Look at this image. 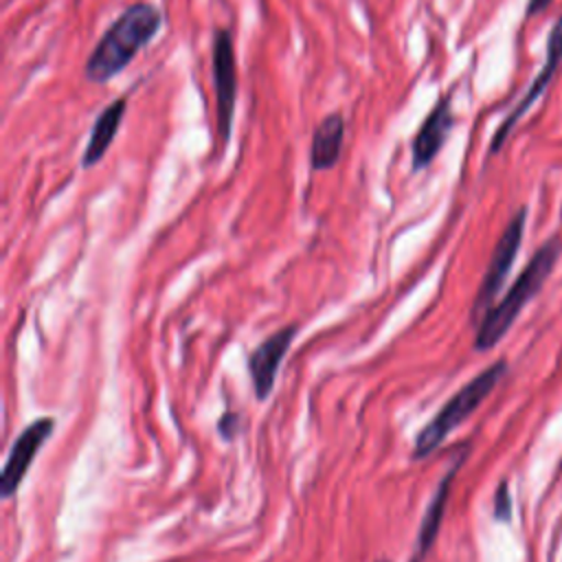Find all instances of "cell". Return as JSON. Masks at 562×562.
Listing matches in <instances>:
<instances>
[{
	"label": "cell",
	"mask_w": 562,
	"mask_h": 562,
	"mask_svg": "<svg viewBox=\"0 0 562 562\" xmlns=\"http://www.w3.org/2000/svg\"><path fill=\"white\" fill-rule=\"evenodd\" d=\"M160 24L162 13L156 4L143 0L127 4L105 29L90 57L86 59V79L92 83L112 81L156 37Z\"/></svg>",
	"instance_id": "obj_1"
},
{
	"label": "cell",
	"mask_w": 562,
	"mask_h": 562,
	"mask_svg": "<svg viewBox=\"0 0 562 562\" xmlns=\"http://www.w3.org/2000/svg\"><path fill=\"white\" fill-rule=\"evenodd\" d=\"M560 252H562V241L558 237H551L549 241H544L540 250L531 257V261L522 268V272L518 274L514 285L507 290V294L501 299V303L485 312L474 338V347L479 351L494 347L507 334V329L512 327V323L516 321L525 303L531 301L542 288V283L547 281Z\"/></svg>",
	"instance_id": "obj_2"
},
{
	"label": "cell",
	"mask_w": 562,
	"mask_h": 562,
	"mask_svg": "<svg viewBox=\"0 0 562 562\" xmlns=\"http://www.w3.org/2000/svg\"><path fill=\"white\" fill-rule=\"evenodd\" d=\"M505 373V362H494L485 371H481L476 378H472L465 386H461L441 408L439 413L419 430L413 443V459H426L439 443L461 424L465 422L492 393V389L498 384V380Z\"/></svg>",
	"instance_id": "obj_3"
},
{
	"label": "cell",
	"mask_w": 562,
	"mask_h": 562,
	"mask_svg": "<svg viewBox=\"0 0 562 562\" xmlns=\"http://www.w3.org/2000/svg\"><path fill=\"white\" fill-rule=\"evenodd\" d=\"M211 75L215 90V127L222 145H228L237 99V61L228 29H215L211 44Z\"/></svg>",
	"instance_id": "obj_4"
},
{
	"label": "cell",
	"mask_w": 562,
	"mask_h": 562,
	"mask_svg": "<svg viewBox=\"0 0 562 562\" xmlns=\"http://www.w3.org/2000/svg\"><path fill=\"white\" fill-rule=\"evenodd\" d=\"M525 215H527V211L518 209V213L509 220V224L505 226L503 235L498 237V241L494 246V252L490 257L485 277L481 281L479 292H476V299H474V305H472V314H481L483 310H487L492 299L503 288V281H505V277H507V272H509V268H512V263L516 259V252L520 248V241H522Z\"/></svg>",
	"instance_id": "obj_5"
},
{
	"label": "cell",
	"mask_w": 562,
	"mask_h": 562,
	"mask_svg": "<svg viewBox=\"0 0 562 562\" xmlns=\"http://www.w3.org/2000/svg\"><path fill=\"white\" fill-rule=\"evenodd\" d=\"M55 419L53 417H37L31 422L13 441L11 452L4 461L2 474H0V494L2 498H11L18 487L22 485L33 459L37 457L40 448L46 443V439L53 435Z\"/></svg>",
	"instance_id": "obj_6"
},
{
	"label": "cell",
	"mask_w": 562,
	"mask_h": 562,
	"mask_svg": "<svg viewBox=\"0 0 562 562\" xmlns=\"http://www.w3.org/2000/svg\"><path fill=\"white\" fill-rule=\"evenodd\" d=\"M452 127H454V112H452V90H450L437 99V103L426 114L424 123L413 136V143H411L413 171L426 169L435 160L439 149L446 145V138L452 132Z\"/></svg>",
	"instance_id": "obj_7"
},
{
	"label": "cell",
	"mask_w": 562,
	"mask_h": 562,
	"mask_svg": "<svg viewBox=\"0 0 562 562\" xmlns=\"http://www.w3.org/2000/svg\"><path fill=\"white\" fill-rule=\"evenodd\" d=\"M560 61H562V15L558 18V22L553 24V29H551V33H549V40H547V59H544V66H542V70L536 75V79L531 81V86L527 88V92H525V97L518 101V105L505 116V121L498 125V130L494 132V136H492V143H490V154H496L501 147H503V143H505V138L509 136V132L514 130V125L527 114V110L536 103V99L544 92V88H547V83L551 81V77H553V72H555V68L560 66Z\"/></svg>",
	"instance_id": "obj_8"
},
{
	"label": "cell",
	"mask_w": 562,
	"mask_h": 562,
	"mask_svg": "<svg viewBox=\"0 0 562 562\" xmlns=\"http://www.w3.org/2000/svg\"><path fill=\"white\" fill-rule=\"evenodd\" d=\"M296 334H299V325L294 323L285 325L272 336H268L266 340H261L259 347L248 356V373L259 402H263L270 395L277 380L279 364L285 358Z\"/></svg>",
	"instance_id": "obj_9"
},
{
	"label": "cell",
	"mask_w": 562,
	"mask_h": 562,
	"mask_svg": "<svg viewBox=\"0 0 562 562\" xmlns=\"http://www.w3.org/2000/svg\"><path fill=\"white\" fill-rule=\"evenodd\" d=\"M125 112H127V99L125 97L114 99L105 110H101V114L92 123V130H90V136H88V145H86L83 156H81V167L83 169L94 167V165H99L103 160L105 151L110 149L112 140L116 138V134L121 130Z\"/></svg>",
	"instance_id": "obj_10"
},
{
	"label": "cell",
	"mask_w": 562,
	"mask_h": 562,
	"mask_svg": "<svg viewBox=\"0 0 562 562\" xmlns=\"http://www.w3.org/2000/svg\"><path fill=\"white\" fill-rule=\"evenodd\" d=\"M345 140V119L340 112H329L312 132L310 143V165L314 171L331 169L342 151Z\"/></svg>",
	"instance_id": "obj_11"
},
{
	"label": "cell",
	"mask_w": 562,
	"mask_h": 562,
	"mask_svg": "<svg viewBox=\"0 0 562 562\" xmlns=\"http://www.w3.org/2000/svg\"><path fill=\"white\" fill-rule=\"evenodd\" d=\"M459 463L461 459H457V463H452V468L446 472V476L439 481L426 512H424V518H422V525L417 529V540H415V547H413V558L411 562H422L428 553V549L435 544L437 540V533H439V527H441V520H443V514H446V505H448V494H450V487H452V479L459 470Z\"/></svg>",
	"instance_id": "obj_12"
},
{
	"label": "cell",
	"mask_w": 562,
	"mask_h": 562,
	"mask_svg": "<svg viewBox=\"0 0 562 562\" xmlns=\"http://www.w3.org/2000/svg\"><path fill=\"white\" fill-rule=\"evenodd\" d=\"M509 514H512L509 490H507V483L503 481L496 490V496H494V518L496 520H509Z\"/></svg>",
	"instance_id": "obj_13"
},
{
	"label": "cell",
	"mask_w": 562,
	"mask_h": 562,
	"mask_svg": "<svg viewBox=\"0 0 562 562\" xmlns=\"http://www.w3.org/2000/svg\"><path fill=\"white\" fill-rule=\"evenodd\" d=\"M239 424H241L239 415L233 413V411H226V413L220 417V422H217V430H220V435H222L224 439H233V437L239 432Z\"/></svg>",
	"instance_id": "obj_14"
},
{
	"label": "cell",
	"mask_w": 562,
	"mask_h": 562,
	"mask_svg": "<svg viewBox=\"0 0 562 562\" xmlns=\"http://www.w3.org/2000/svg\"><path fill=\"white\" fill-rule=\"evenodd\" d=\"M549 2H551V0H529V2H527V15H533V13L544 11V9L549 7Z\"/></svg>",
	"instance_id": "obj_15"
},
{
	"label": "cell",
	"mask_w": 562,
	"mask_h": 562,
	"mask_svg": "<svg viewBox=\"0 0 562 562\" xmlns=\"http://www.w3.org/2000/svg\"><path fill=\"white\" fill-rule=\"evenodd\" d=\"M378 562H391V560H386V558H382V560H378Z\"/></svg>",
	"instance_id": "obj_16"
}]
</instances>
